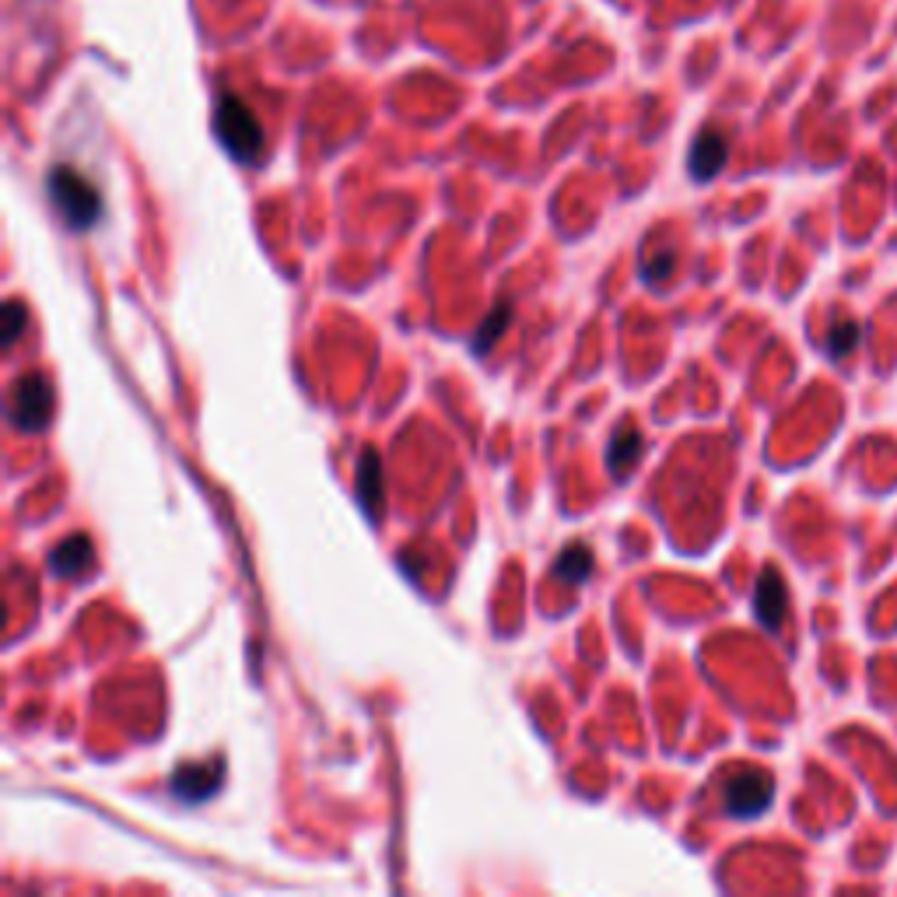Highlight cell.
I'll return each instance as SVG.
<instances>
[{
  "instance_id": "8fae6325",
  "label": "cell",
  "mask_w": 897,
  "mask_h": 897,
  "mask_svg": "<svg viewBox=\"0 0 897 897\" xmlns=\"http://www.w3.org/2000/svg\"><path fill=\"white\" fill-rule=\"evenodd\" d=\"M554 572H558L561 583H569V586L583 583V578H589V572H593V551H589V547H583V543L564 547V551L558 554Z\"/></svg>"
},
{
  "instance_id": "7a4b0ae2",
  "label": "cell",
  "mask_w": 897,
  "mask_h": 897,
  "mask_svg": "<svg viewBox=\"0 0 897 897\" xmlns=\"http://www.w3.org/2000/svg\"><path fill=\"white\" fill-rule=\"evenodd\" d=\"M214 134L228 147L236 162H253L263 152V127L256 112L249 109L239 95H222L214 109Z\"/></svg>"
},
{
  "instance_id": "9a60e30c",
  "label": "cell",
  "mask_w": 897,
  "mask_h": 897,
  "mask_svg": "<svg viewBox=\"0 0 897 897\" xmlns=\"http://www.w3.org/2000/svg\"><path fill=\"white\" fill-rule=\"evenodd\" d=\"M670 271H673V256H659V260L649 263V267H645V277H649V280H662Z\"/></svg>"
},
{
  "instance_id": "30bf717a",
  "label": "cell",
  "mask_w": 897,
  "mask_h": 897,
  "mask_svg": "<svg viewBox=\"0 0 897 897\" xmlns=\"http://www.w3.org/2000/svg\"><path fill=\"white\" fill-rule=\"evenodd\" d=\"M358 494L364 509L379 516V505H382V463L375 453H364L361 463H358Z\"/></svg>"
},
{
  "instance_id": "3957f363",
  "label": "cell",
  "mask_w": 897,
  "mask_h": 897,
  "mask_svg": "<svg viewBox=\"0 0 897 897\" xmlns=\"http://www.w3.org/2000/svg\"><path fill=\"white\" fill-rule=\"evenodd\" d=\"M53 414V390L39 372H28L11 390V424L25 431H39Z\"/></svg>"
},
{
  "instance_id": "5bb4252c",
  "label": "cell",
  "mask_w": 897,
  "mask_h": 897,
  "mask_svg": "<svg viewBox=\"0 0 897 897\" xmlns=\"http://www.w3.org/2000/svg\"><path fill=\"white\" fill-rule=\"evenodd\" d=\"M22 326H25V309L19 306V302H11L8 306V312H4V344L11 347L14 340H19V334H22Z\"/></svg>"
},
{
  "instance_id": "52a82bcc",
  "label": "cell",
  "mask_w": 897,
  "mask_h": 897,
  "mask_svg": "<svg viewBox=\"0 0 897 897\" xmlns=\"http://www.w3.org/2000/svg\"><path fill=\"white\" fill-rule=\"evenodd\" d=\"M726 155H729V144H726V137L719 134V130H702V134H697L694 144H691L687 169L697 182H705L722 169Z\"/></svg>"
},
{
  "instance_id": "4fadbf2b",
  "label": "cell",
  "mask_w": 897,
  "mask_h": 897,
  "mask_svg": "<svg viewBox=\"0 0 897 897\" xmlns=\"http://www.w3.org/2000/svg\"><path fill=\"white\" fill-rule=\"evenodd\" d=\"M509 320H512V312H509V306H498L491 315H488V323L480 326V334L474 337V351H480L485 355L488 347L498 340V334H502V326H509Z\"/></svg>"
},
{
  "instance_id": "5b68a950",
  "label": "cell",
  "mask_w": 897,
  "mask_h": 897,
  "mask_svg": "<svg viewBox=\"0 0 897 897\" xmlns=\"http://www.w3.org/2000/svg\"><path fill=\"white\" fill-rule=\"evenodd\" d=\"M222 775H225V764L222 761L182 764V768H176L169 789L176 792V800H182V803H204V800H211L214 792H218Z\"/></svg>"
},
{
  "instance_id": "9c48e42d",
  "label": "cell",
  "mask_w": 897,
  "mask_h": 897,
  "mask_svg": "<svg viewBox=\"0 0 897 897\" xmlns=\"http://www.w3.org/2000/svg\"><path fill=\"white\" fill-rule=\"evenodd\" d=\"M642 456V435L635 428H621L618 435L610 439V448H607V467L613 477H624L631 467L638 463Z\"/></svg>"
},
{
  "instance_id": "ba28073f",
  "label": "cell",
  "mask_w": 897,
  "mask_h": 897,
  "mask_svg": "<svg viewBox=\"0 0 897 897\" xmlns=\"http://www.w3.org/2000/svg\"><path fill=\"white\" fill-rule=\"evenodd\" d=\"M92 540L88 537H68L63 540L57 551H53V558H49V569H53L60 578H74V575H81L92 564Z\"/></svg>"
},
{
  "instance_id": "6da1fadb",
  "label": "cell",
  "mask_w": 897,
  "mask_h": 897,
  "mask_svg": "<svg viewBox=\"0 0 897 897\" xmlns=\"http://www.w3.org/2000/svg\"><path fill=\"white\" fill-rule=\"evenodd\" d=\"M49 201L60 211V218L68 228H92L103 218V193L95 190V182L81 176L74 165H57L46 176Z\"/></svg>"
},
{
  "instance_id": "277c9868",
  "label": "cell",
  "mask_w": 897,
  "mask_h": 897,
  "mask_svg": "<svg viewBox=\"0 0 897 897\" xmlns=\"http://www.w3.org/2000/svg\"><path fill=\"white\" fill-rule=\"evenodd\" d=\"M772 796H775V786H772L768 775L754 772V768H743L737 775H729L722 800H726V810L733 813V817H757V813L768 810Z\"/></svg>"
},
{
  "instance_id": "7c38bea8",
  "label": "cell",
  "mask_w": 897,
  "mask_h": 897,
  "mask_svg": "<svg viewBox=\"0 0 897 897\" xmlns=\"http://www.w3.org/2000/svg\"><path fill=\"white\" fill-rule=\"evenodd\" d=\"M856 344H859V323L856 320H835V326L827 330V355L830 358H845V355H852L856 351Z\"/></svg>"
},
{
  "instance_id": "8992f818",
  "label": "cell",
  "mask_w": 897,
  "mask_h": 897,
  "mask_svg": "<svg viewBox=\"0 0 897 897\" xmlns=\"http://www.w3.org/2000/svg\"><path fill=\"white\" fill-rule=\"evenodd\" d=\"M786 607H789V596H786L782 575H778L775 569H764L761 572V583H757V593H754L757 621L768 627V631H778V627H782V618H786Z\"/></svg>"
}]
</instances>
